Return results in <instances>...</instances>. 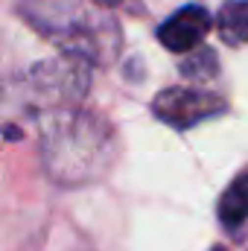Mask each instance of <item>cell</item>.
I'll list each match as a JSON object with an SVG mask.
<instances>
[{
	"label": "cell",
	"mask_w": 248,
	"mask_h": 251,
	"mask_svg": "<svg viewBox=\"0 0 248 251\" xmlns=\"http://www.w3.org/2000/svg\"><path fill=\"white\" fill-rule=\"evenodd\" d=\"M213 251H225V249H222V246H219V249H213Z\"/></svg>",
	"instance_id": "9"
},
{
	"label": "cell",
	"mask_w": 248,
	"mask_h": 251,
	"mask_svg": "<svg viewBox=\"0 0 248 251\" xmlns=\"http://www.w3.org/2000/svg\"><path fill=\"white\" fill-rule=\"evenodd\" d=\"M41 164L62 187L105 178L120 158V137L99 114L70 105L47 108L41 117Z\"/></svg>",
	"instance_id": "1"
},
{
	"label": "cell",
	"mask_w": 248,
	"mask_h": 251,
	"mask_svg": "<svg viewBox=\"0 0 248 251\" xmlns=\"http://www.w3.org/2000/svg\"><path fill=\"white\" fill-rule=\"evenodd\" d=\"M216 26L225 44L240 47L248 41V0H228L216 15Z\"/></svg>",
	"instance_id": "6"
},
{
	"label": "cell",
	"mask_w": 248,
	"mask_h": 251,
	"mask_svg": "<svg viewBox=\"0 0 248 251\" xmlns=\"http://www.w3.org/2000/svg\"><path fill=\"white\" fill-rule=\"evenodd\" d=\"M228 111V102L213 94V91H201V88H164L155 94L152 100V114L167 123L170 128H178L187 131L193 126L204 123V120H213L219 114Z\"/></svg>",
	"instance_id": "3"
},
{
	"label": "cell",
	"mask_w": 248,
	"mask_h": 251,
	"mask_svg": "<svg viewBox=\"0 0 248 251\" xmlns=\"http://www.w3.org/2000/svg\"><path fill=\"white\" fill-rule=\"evenodd\" d=\"M18 15L76 62L111 64L123 47L120 24L85 0H18Z\"/></svg>",
	"instance_id": "2"
},
{
	"label": "cell",
	"mask_w": 248,
	"mask_h": 251,
	"mask_svg": "<svg viewBox=\"0 0 248 251\" xmlns=\"http://www.w3.org/2000/svg\"><path fill=\"white\" fill-rule=\"evenodd\" d=\"M94 3H97L99 9H114V6H120L123 0H94Z\"/></svg>",
	"instance_id": "8"
},
{
	"label": "cell",
	"mask_w": 248,
	"mask_h": 251,
	"mask_svg": "<svg viewBox=\"0 0 248 251\" xmlns=\"http://www.w3.org/2000/svg\"><path fill=\"white\" fill-rule=\"evenodd\" d=\"M216 216L225 228H240L248 219V167L234 176L216 201Z\"/></svg>",
	"instance_id": "5"
},
{
	"label": "cell",
	"mask_w": 248,
	"mask_h": 251,
	"mask_svg": "<svg viewBox=\"0 0 248 251\" xmlns=\"http://www.w3.org/2000/svg\"><path fill=\"white\" fill-rule=\"evenodd\" d=\"M181 73L193 82H210L216 73H219V62H216V53L210 47H198L193 53H187L181 59Z\"/></svg>",
	"instance_id": "7"
},
{
	"label": "cell",
	"mask_w": 248,
	"mask_h": 251,
	"mask_svg": "<svg viewBox=\"0 0 248 251\" xmlns=\"http://www.w3.org/2000/svg\"><path fill=\"white\" fill-rule=\"evenodd\" d=\"M213 18L201 3H187L178 12H173L161 26H158V41L175 53V56H187L193 50H198V44L204 41V35L210 32Z\"/></svg>",
	"instance_id": "4"
}]
</instances>
